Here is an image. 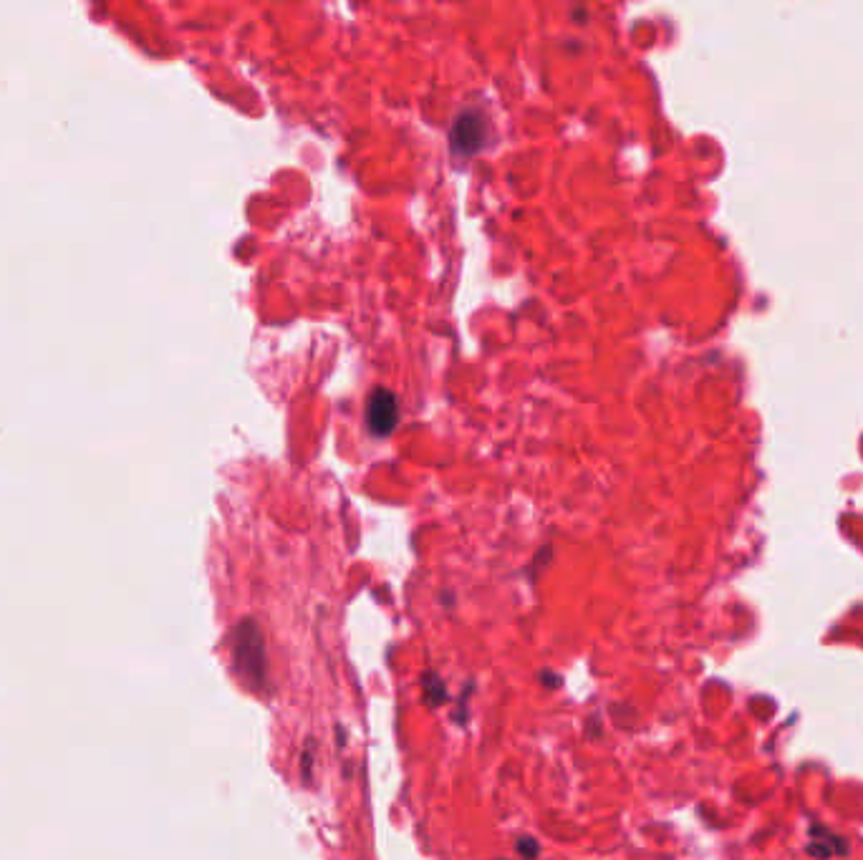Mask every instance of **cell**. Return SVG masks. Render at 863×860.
I'll list each match as a JSON object with an SVG mask.
<instances>
[{
    "label": "cell",
    "instance_id": "cell-1",
    "mask_svg": "<svg viewBox=\"0 0 863 860\" xmlns=\"http://www.w3.org/2000/svg\"><path fill=\"white\" fill-rule=\"evenodd\" d=\"M233 669L250 689L260 692L265 684V641L255 621H243L233 631Z\"/></svg>",
    "mask_w": 863,
    "mask_h": 860
},
{
    "label": "cell",
    "instance_id": "cell-2",
    "mask_svg": "<svg viewBox=\"0 0 863 860\" xmlns=\"http://www.w3.org/2000/svg\"><path fill=\"white\" fill-rule=\"evenodd\" d=\"M397 417L399 414L394 396L384 389L376 391L369 399V407H366V424H369L371 432L384 437V434H389L397 427Z\"/></svg>",
    "mask_w": 863,
    "mask_h": 860
},
{
    "label": "cell",
    "instance_id": "cell-3",
    "mask_svg": "<svg viewBox=\"0 0 863 860\" xmlns=\"http://www.w3.org/2000/svg\"><path fill=\"white\" fill-rule=\"evenodd\" d=\"M808 853L816 858H831V855L848 853V843L841 835L831 833V830L821 828V825H811V843H808Z\"/></svg>",
    "mask_w": 863,
    "mask_h": 860
},
{
    "label": "cell",
    "instance_id": "cell-4",
    "mask_svg": "<svg viewBox=\"0 0 863 860\" xmlns=\"http://www.w3.org/2000/svg\"><path fill=\"white\" fill-rule=\"evenodd\" d=\"M518 848H520V853H523L525 858H528V860H533L535 855H538V845H535V843H528V840H520Z\"/></svg>",
    "mask_w": 863,
    "mask_h": 860
}]
</instances>
